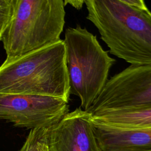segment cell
Returning <instances> with one entry per match:
<instances>
[{
	"mask_svg": "<svg viewBox=\"0 0 151 151\" xmlns=\"http://www.w3.org/2000/svg\"><path fill=\"white\" fill-rule=\"evenodd\" d=\"M64 4L65 5L69 4L77 10H80L82 8L83 4H84V0H65Z\"/></svg>",
	"mask_w": 151,
	"mask_h": 151,
	"instance_id": "13",
	"label": "cell"
},
{
	"mask_svg": "<svg viewBox=\"0 0 151 151\" xmlns=\"http://www.w3.org/2000/svg\"><path fill=\"white\" fill-rule=\"evenodd\" d=\"M50 128L41 127L31 129L25 142L18 151H38L41 141L48 134Z\"/></svg>",
	"mask_w": 151,
	"mask_h": 151,
	"instance_id": "10",
	"label": "cell"
},
{
	"mask_svg": "<svg viewBox=\"0 0 151 151\" xmlns=\"http://www.w3.org/2000/svg\"><path fill=\"white\" fill-rule=\"evenodd\" d=\"M63 0H15L2 42L12 58L60 41L65 24Z\"/></svg>",
	"mask_w": 151,
	"mask_h": 151,
	"instance_id": "3",
	"label": "cell"
},
{
	"mask_svg": "<svg viewBox=\"0 0 151 151\" xmlns=\"http://www.w3.org/2000/svg\"><path fill=\"white\" fill-rule=\"evenodd\" d=\"M63 41L70 94L77 96L80 107L87 111L107 83L116 60L102 48L94 35L79 24L66 29Z\"/></svg>",
	"mask_w": 151,
	"mask_h": 151,
	"instance_id": "4",
	"label": "cell"
},
{
	"mask_svg": "<svg viewBox=\"0 0 151 151\" xmlns=\"http://www.w3.org/2000/svg\"><path fill=\"white\" fill-rule=\"evenodd\" d=\"M86 18L109 52L132 65L151 64V12L123 0H84Z\"/></svg>",
	"mask_w": 151,
	"mask_h": 151,
	"instance_id": "1",
	"label": "cell"
},
{
	"mask_svg": "<svg viewBox=\"0 0 151 151\" xmlns=\"http://www.w3.org/2000/svg\"><path fill=\"white\" fill-rule=\"evenodd\" d=\"M15 0H0V41L12 19Z\"/></svg>",
	"mask_w": 151,
	"mask_h": 151,
	"instance_id": "11",
	"label": "cell"
},
{
	"mask_svg": "<svg viewBox=\"0 0 151 151\" xmlns=\"http://www.w3.org/2000/svg\"><path fill=\"white\" fill-rule=\"evenodd\" d=\"M125 3L134 8L140 9H148L146 5V4L143 0H123Z\"/></svg>",
	"mask_w": 151,
	"mask_h": 151,
	"instance_id": "12",
	"label": "cell"
},
{
	"mask_svg": "<svg viewBox=\"0 0 151 151\" xmlns=\"http://www.w3.org/2000/svg\"><path fill=\"white\" fill-rule=\"evenodd\" d=\"M0 94L50 96L68 103L70 86L64 41L6 58L0 65Z\"/></svg>",
	"mask_w": 151,
	"mask_h": 151,
	"instance_id": "2",
	"label": "cell"
},
{
	"mask_svg": "<svg viewBox=\"0 0 151 151\" xmlns=\"http://www.w3.org/2000/svg\"><path fill=\"white\" fill-rule=\"evenodd\" d=\"M151 106V64L132 65L108 80L87 110L97 112Z\"/></svg>",
	"mask_w": 151,
	"mask_h": 151,
	"instance_id": "5",
	"label": "cell"
},
{
	"mask_svg": "<svg viewBox=\"0 0 151 151\" xmlns=\"http://www.w3.org/2000/svg\"><path fill=\"white\" fill-rule=\"evenodd\" d=\"M48 141L50 151H102L94 133L93 115L80 107L49 129Z\"/></svg>",
	"mask_w": 151,
	"mask_h": 151,
	"instance_id": "7",
	"label": "cell"
},
{
	"mask_svg": "<svg viewBox=\"0 0 151 151\" xmlns=\"http://www.w3.org/2000/svg\"><path fill=\"white\" fill-rule=\"evenodd\" d=\"M69 112L68 103L50 96L0 94V120L18 127H51Z\"/></svg>",
	"mask_w": 151,
	"mask_h": 151,
	"instance_id": "6",
	"label": "cell"
},
{
	"mask_svg": "<svg viewBox=\"0 0 151 151\" xmlns=\"http://www.w3.org/2000/svg\"><path fill=\"white\" fill-rule=\"evenodd\" d=\"M93 120L123 129H151V106L105 110L93 114Z\"/></svg>",
	"mask_w": 151,
	"mask_h": 151,
	"instance_id": "9",
	"label": "cell"
},
{
	"mask_svg": "<svg viewBox=\"0 0 151 151\" xmlns=\"http://www.w3.org/2000/svg\"><path fill=\"white\" fill-rule=\"evenodd\" d=\"M48 139V133L41 141L40 145L38 147V151H50Z\"/></svg>",
	"mask_w": 151,
	"mask_h": 151,
	"instance_id": "14",
	"label": "cell"
},
{
	"mask_svg": "<svg viewBox=\"0 0 151 151\" xmlns=\"http://www.w3.org/2000/svg\"><path fill=\"white\" fill-rule=\"evenodd\" d=\"M93 122L102 151H151V129H123Z\"/></svg>",
	"mask_w": 151,
	"mask_h": 151,
	"instance_id": "8",
	"label": "cell"
}]
</instances>
